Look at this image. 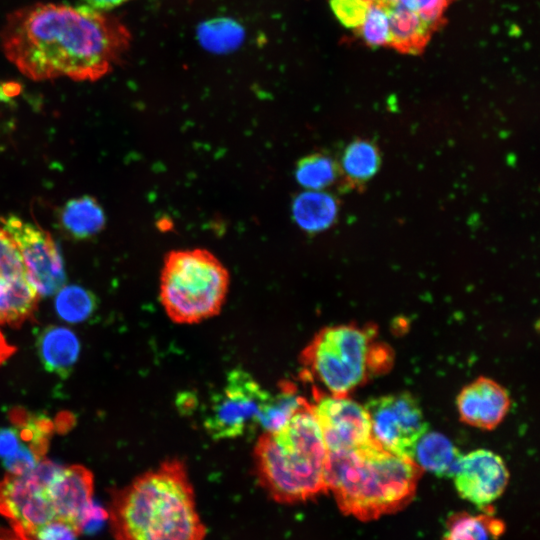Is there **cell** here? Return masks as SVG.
I'll return each instance as SVG.
<instances>
[{
	"mask_svg": "<svg viewBox=\"0 0 540 540\" xmlns=\"http://www.w3.org/2000/svg\"><path fill=\"white\" fill-rule=\"evenodd\" d=\"M130 33L116 17L88 6L35 3L9 14L0 47L26 77L94 81L127 52Z\"/></svg>",
	"mask_w": 540,
	"mask_h": 540,
	"instance_id": "obj_1",
	"label": "cell"
},
{
	"mask_svg": "<svg viewBox=\"0 0 540 540\" xmlns=\"http://www.w3.org/2000/svg\"><path fill=\"white\" fill-rule=\"evenodd\" d=\"M108 519L115 540H203L206 536L193 486L178 459L164 461L118 490Z\"/></svg>",
	"mask_w": 540,
	"mask_h": 540,
	"instance_id": "obj_2",
	"label": "cell"
},
{
	"mask_svg": "<svg viewBox=\"0 0 540 540\" xmlns=\"http://www.w3.org/2000/svg\"><path fill=\"white\" fill-rule=\"evenodd\" d=\"M422 472L413 459L390 453L373 441L361 448L327 452L325 481L341 512L368 521L406 507Z\"/></svg>",
	"mask_w": 540,
	"mask_h": 540,
	"instance_id": "obj_3",
	"label": "cell"
},
{
	"mask_svg": "<svg viewBox=\"0 0 540 540\" xmlns=\"http://www.w3.org/2000/svg\"><path fill=\"white\" fill-rule=\"evenodd\" d=\"M327 449L311 404L281 428L265 432L253 451L257 479L276 502H305L327 491Z\"/></svg>",
	"mask_w": 540,
	"mask_h": 540,
	"instance_id": "obj_4",
	"label": "cell"
},
{
	"mask_svg": "<svg viewBox=\"0 0 540 540\" xmlns=\"http://www.w3.org/2000/svg\"><path fill=\"white\" fill-rule=\"evenodd\" d=\"M373 326L341 324L319 330L300 354L302 374L331 396H348L392 363L388 346L376 340Z\"/></svg>",
	"mask_w": 540,
	"mask_h": 540,
	"instance_id": "obj_5",
	"label": "cell"
},
{
	"mask_svg": "<svg viewBox=\"0 0 540 540\" xmlns=\"http://www.w3.org/2000/svg\"><path fill=\"white\" fill-rule=\"evenodd\" d=\"M229 282L228 270L210 251L173 250L164 258L160 300L173 322L195 324L220 312Z\"/></svg>",
	"mask_w": 540,
	"mask_h": 540,
	"instance_id": "obj_6",
	"label": "cell"
},
{
	"mask_svg": "<svg viewBox=\"0 0 540 540\" xmlns=\"http://www.w3.org/2000/svg\"><path fill=\"white\" fill-rule=\"evenodd\" d=\"M271 393L242 369L230 371L204 416V428L214 440L235 439L259 426Z\"/></svg>",
	"mask_w": 540,
	"mask_h": 540,
	"instance_id": "obj_7",
	"label": "cell"
},
{
	"mask_svg": "<svg viewBox=\"0 0 540 540\" xmlns=\"http://www.w3.org/2000/svg\"><path fill=\"white\" fill-rule=\"evenodd\" d=\"M56 466L42 459L28 472L7 473L0 481V514L12 528L29 538L39 528L56 520L48 491V481Z\"/></svg>",
	"mask_w": 540,
	"mask_h": 540,
	"instance_id": "obj_8",
	"label": "cell"
},
{
	"mask_svg": "<svg viewBox=\"0 0 540 540\" xmlns=\"http://www.w3.org/2000/svg\"><path fill=\"white\" fill-rule=\"evenodd\" d=\"M367 410L373 440L384 450L413 459L428 423L415 397L408 392L370 399Z\"/></svg>",
	"mask_w": 540,
	"mask_h": 540,
	"instance_id": "obj_9",
	"label": "cell"
},
{
	"mask_svg": "<svg viewBox=\"0 0 540 540\" xmlns=\"http://www.w3.org/2000/svg\"><path fill=\"white\" fill-rule=\"evenodd\" d=\"M2 227L16 243L30 283L39 295L57 293L66 280L63 260L52 236L36 224L9 216Z\"/></svg>",
	"mask_w": 540,
	"mask_h": 540,
	"instance_id": "obj_10",
	"label": "cell"
},
{
	"mask_svg": "<svg viewBox=\"0 0 540 540\" xmlns=\"http://www.w3.org/2000/svg\"><path fill=\"white\" fill-rule=\"evenodd\" d=\"M48 491L56 520L78 533L92 530L108 518V513L93 502V476L83 466L57 465L49 478Z\"/></svg>",
	"mask_w": 540,
	"mask_h": 540,
	"instance_id": "obj_11",
	"label": "cell"
},
{
	"mask_svg": "<svg viewBox=\"0 0 540 540\" xmlns=\"http://www.w3.org/2000/svg\"><path fill=\"white\" fill-rule=\"evenodd\" d=\"M311 408L327 452L361 448L374 441L366 408L348 396L316 394Z\"/></svg>",
	"mask_w": 540,
	"mask_h": 540,
	"instance_id": "obj_12",
	"label": "cell"
},
{
	"mask_svg": "<svg viewBox=\"0 0 540 540\" xmlns=\"http://www.w3.org/2000/svg\"><path fill=\"white\" fill-rule=\"evenodd\" d=\"M452 477L461 498L485 507L503 494L509 472L498 454L478 449L462 454Z\"/></svg>",
	"mask_w": 540,
	"mask_h": 540,
	"instance_id": "obj_13",
	"label": "cell"
},
{
	"mask_svg": "<svg viewBox=\"0 0 540 540\" xmlns=\"http://www.w3.org/2000/svg\"><path fill=\"white\" fill-rule=\"evenodd\" d=\"M510 403L507 390L486 377H479L466 385L456 399L460 420L485 430H492L503 421Z\"/></svg>",
	"mask_w": 540,
	"mask_h": 540,
	"instance_id": "obj_14",
	"label": "cell"
},
{
	"mask_svg": "<svg viewBox=\"0 0 540 540\" xmlns=\"http://www.w3.org/2000/svg\"><path fill=\"white\" fill-rule=\"evenodd\" d=\"M37 351L44 368L67 376L80 353V343L74 332L61 326L44 328L37 338Z\"/></svg>",
	"mask_w": 540,
	"mask_h": 540,
	"instance_id": "obj_15",
	"label": "cell"
},
{
	"mask_svg": "<svg viewBox=\"0 0 540 540\" xmlns=\"http://www.w3.org/2000/svg\"><path fill=\"white\" fill-rule=\"evenodd\" d=\"M380 5L388 17L390 31L389 46L405 54L421 53L437 29L421 17L407 10Z\"/></svg>",
	"mask_w": 540,
	"mask_h": 540,
	"instance_id": "obj_16",
	"label": "cell"
},
{
	"mask_svg": "<svg viewBox=\"0 0 540 540\" xmlns=\"http://www.w3.org/2000/svg\"><path fill=\"white\" fill-rule=\"evenodd\" d=\"M39 296L26 275L0 277V324L18 327L32 318Z\"/></svg>",
	"mask_w": 540,
	"mask_h": 540,
	"instance_id": "obj_17",
	"label": "cell"
},
{
	"mask_svg": "<svg viewBox=\"0 0 540 540\" xmlns=\"http://www.w3.org/2000/svg\"><path fill=\"white\" fill-rule=\"evenodd\" d=\"M462 454L443 434L426 432L418 441L413 460L422 469L438 477H452Z\"/></svg>",
	"mask_w": 540,
	"mask_h": 540,
	"instance_id": "obj_18",
	"label": "cell"
},
{
	"mask_svg": "<svg viewBox=\"0 0 540 540\" xmlns=\"http://www.w3.org/2000/svg\"><path fill=\"white\" fill-rule=\"evenodd\" d=\"M63 229L75 239H87L105 225V213L92 196L84 195L67 201L60 210Z\"/></svg>",
	"mask_w": 540,
	"mask_h": 540,
	"instance_id": "obj_19",
	"label": "cell"
},
{
	"mask_svg": "<svg viewBox=\"0 0 540 540\" xmlns=\"http://www.w3.org/2000/svg\"><path fill=\"white\" fill-rule=\"evenodd\" d=\"M295 222L307 232H320L335 221L338 205L335 198L320 190H308L299 194L293 202Z\"/></svg>",
	"mask_w": 540,
	"mask_h": 540,
	"instance_id": "obj_20",
	"label": "cell"
},
{
	"mask_svg": "<svg viewBox=\"0 0 540 540\" xmlns=\"http://www.w3.org/2000/svg\"><path fill=\"white\" fill-rule=\"evenodd\" d=\"M504 530V523L492 515L456 513L448 519L442 540H496Z\"/></svg>",
	"mask_w": 540,
	"mask_h": 540,
	"instance_id": "obj_21",
	"label": "cell"
},
{
	"mask_svg": "<svg viewBox=\"0 0 540 540\" xmlns=\"http://www.w3.org/2000/svg\"><path fill=\"white\" fill-rule=\"evenodd\" d=\"M310 403L300 396L293 383L284 381L279 391L270 396L264 407L259 426L265 432H274L281 428L296 412Z\"/></svg>",
	"mask_w": 540,
	"mask_h": 540,
	"instance_id": "obj_22",
	"label": "cell"
},
{
	"mask_svg": "<svg viewBox=\"0 0 540 540\" xmlns=\"http://www.w3.org/2000/svg\"><path fill=\"white\" fill-rule=\"evenodd\" d=\"M380 155L377 147L366 140H355L345 149L341 160V172L348 183L366 182L377 172Z\"/></svg>",
	"mask_w": 540,
	"mask_h": 540,
	"instance_id": "obj_23",
	"label": "cell"
},
{
	"mask_svg": "<svg viewBox=\"0 0 540 540\" xmlns=\"http://www.w3.org/2000/svg\"><path fill=\"white\" fill-rule=\"evenodd\" d=\"M244 29L236 21L220 17L205 21L198 27L201 45L214 53H228L240 46Z\"/></svg>",
	"mask_w": 540,
	"mask_h": 540,
	"instance_id": "obj_24",
	"label": "cell"
},
{
	"mask_svg": "<svg viewBox=\"0 0 540 540\" xmlns=\"http://www.w3.org/2000/svg\"><path fill=\"white\" fill-rule=\"evenodd\" d=\"M338 172L337 165L330 157L316 153L298 162L295 177L308 190H321L335 181Z\"/></svg>",
	"mask_w": 540,
	"mask_h": 540,
	"instance_id": "obj_25",
	"label": "cell"
},
{
	"mask_svg": "<svg viewBox=\"0 0 540 540\" xmlns=\"http://www.w3.org/2000/svg\"><path fill=\"white\" fill-rule=\"evenodd\" d=\"M96 306L95 297L76 285L62 287L55 298L57 314L65 321L76 323L86 320Z\"/></svg>",
	"mask_w": 540,
	"mask_h": 540,
	"instance_id": "obj_26",
	"label": "cell"
},
{
	"mask_svg": "<svg viewBox=\"0 0 540 540\" xmlns=\"http://www.w3.org/2000/svg\"><path fill=\"white\" fill-rule=\"evenodd\" d=\"M385 6L407 10L438 29L444 23V13L451 0H375Z\"/></svg>",
	"mask_w": 540,
	"mask_h": 540,
	"instance_id": "obj_27",
	"label": "cell"
},
{
	"mask_svg": "<svg viewBox=\"0 0 540 540\" xmlns=\"http://www.w3.org/2000/svg\"><path fill=\"white\" fill-rule=\"evenodd\" d=\"M365 42L372 46H389L390 31L388 17L383 7L376 1L370 3L363 23L359 27Z\"/></svg>",
	"mask_w": 540,
	"mask_h": 540,
	"instance_id": "obj_28",
	"label": "cell"
},
{
	"mask_svg": "<svg viewBox=\"0 0 540 540\" xmlns=\"http://www.w3.org/2000/svg\"><path fill=\"white\" fill-rule=\"evenodd\" d=\"M23 275L27 273L19 249L8 232L0 227V277Z\"/></svg>",
	"mask_w": 540,
	"mask_h": 540,
	"instance_id": "obj_29",
	"label": "cell"
},
{
	"mask_svg": "<svg viewBox=\"0 0 540 540\" xmlns=\"http://www.w3.org/2000/svg\"><path fill=\"white\" fill-rule=\"evenodd\" d=\"M371 2L367 0H330L332 12L347 28H359Z\"/></svg>",
	"mask_w": 540,
	"mask_h": 540,
	"instance_id": "obj_30",
	"label": "cell"
},
{
	"mask_svg": "<svg viewBox=\"0 0 540 540\" xmlns=\"http://www.w3.org/2000/svg\"><path fill=\"white\" fill-rule=\"evenodd\" d=\"M79 533L69 524L54 520L39 528L32 540H76Z\"/></svg>",
	"mask_w": 540,
	"mask_h": 540,
	"instance_id": "obj_31",
	"label": "cell"
},
{
	"mask_svg": "<svg viewBox=\"0 0 540 540\" xmlns=\"http://www.w3.org/2000/svg\"><path fill=\"white\" fill-rule=\"evenodd\" d=\"M22 445L18 431L15 427L0 428V457L7 458L14 455Z\"/></svg>",
	"mask_w": 540,
	"mask_h": 540,
	"instance_id": "obj_32",
	"label": "cell"
},
{
	"mask_svg": "<svg viewBox=\"0 0 540 540\" xmlns=\"http://www.w3.org/2000/svg\"><path fill=\"white\" fill-rule=\"evenodd\" d=\"M128 0H85L88 7L103 11L120 6Z\"/></svg>",
	"mask_w": 540,
	"mask_h": 540,
	"instance_id": "obj_33",
	"label": "cell"
},
{
	"mask_svg": "<svg viewBox=\"0 0 540 540\" xmlns=\"http://www.w3.org/2000/svg\"><path fill=\"white\" fill-rule=\"evenodd\" d=\"M0 540H32V539L10 526V528L0 527Z\"/></svg>",
	"mask_w": 540,
	"mask_h": 540,
	"instance_id": "obj_34",
	"label": "cell"
},
{
	"mask_svg": "<svg viewBox=\"0 0 540 540\" xmlns=\"http://www.w3.org/2000/svg\"><path fill=\"white\" fill-rule=\"evenodd\" d=\"M15 347L10 345L0 331V364L4 363L15 352Z\"/></svg>",
	"mask_w": 540,
	"mask_h": 540,
	"instance_id": "obj_35",
	"label": "cell"
},
{
	"mask_svg": "<svg viewBox=\"0 0 540 540\" xmlns=\"http://www.w3.org/2000/svg\"><path fill=\"white\" fill-rule=\"evenodd\" d=\"M367 1H369V2H373V1H375V0H367Z\"/></svg>",
	"mask_w": 540,
	"mask_h": 540,
	"instance_id": "obj_36",
	"label": "cell"
}]
</instances>
